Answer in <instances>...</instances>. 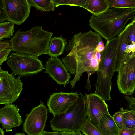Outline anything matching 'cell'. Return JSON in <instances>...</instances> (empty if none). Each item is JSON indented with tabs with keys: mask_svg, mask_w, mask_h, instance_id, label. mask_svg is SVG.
<instances>
[{
	"mask_svg": "<svg viewBox=\"0 0 135 135\" xmlns=\"http://www.w3.org/2000/svg\"><path fill=\"white\" fill-rule=\"evenodd\" d=\"M14 24L10 22L0 23V40L11 38L14 32Z\"/></svg>",
	"mask_w": 135,
	"mask_h": 135,
	"instance_id": "ffe728a7",
	"label": "cell"
},
{
	"mask_svg": "<svg viewBox=\"0 0 135 135\" xmlns=\"http://www.w3.org/2000/svg\"><path fill=\"white\" fill-rule=\"evenodd\" d=\"M7 20L20 25L29 16L31 6L28 0H1Z\"/></svg>",
	"mask_w": 135,
	"mask_h": 135,
	"instance_id": "30bf717a",
	"label": "cell"
},
{
	"mask_svg": "<svg viewBox=\"0 0 135 135\" xmlns=\"http://www.w3.org/2000/svg\"><path fill=\"white\" fill-rule=\"evenodd\" d=\"M0 135H4V131L1 128H0Z\"/></svg>",
	"mask_w": 135,
	"mask_h": 135,
	"instance_id": "8d00e7d4",
	"label": "cell"
},
{
	"mask_svg": "<svg viewBox=\"0 0 135 135\" xmlns=\"http://www.w3.org/2000/svg\"><path fill=\"white\" fill-rule=\"evenodd\" d=\"M135 9L114 8L98 15H92L89 25L107 41L119 35L130 20H134Z\"/></svg>",
	"mask_w": 135,
	"mask_h": 135,
	"instance_id": "7a4b0ae2",
	"label": "cell"
},
{
	"mask_svg": "<svg viewBox=\"0 0 135 135\" xmlns=\"http://www.w3.org/2000/svg\"><path fill=\"white\" fill-rule=\"evenodd\" d=\"M75 135H83V134L81 133V131L74 132Z\"/></svg>",
	"mask_w": 135,
	"mask_h": 135,
	"instance_id": "d590c367",
	"label": "cell"
},
{
	"mask_svg": "<svg viewBox=\"0 0 135 135\" xmlns=\"http://www.w3.org/2000/svg\"><path fill=\"white\" fill-rule=\"evenodd\" d=\"M55 7L62 5L78 6L85 9L88 0H52Z\"/></svg>",
	"mask_w": 135,
	"mask_h": 135,
	"instance_id": "cb8c5ba5",
	"label": "cell"
},
{
	"mask_svg": "<svg viewBox=\"0 0 135 135\" xmlns=\"http://www.w3.org/2000/svg\"><path fill=\"white\" fill-rule=\"evenodd\" d=\"M11 45L10 42L0 41V51L8 48H11Z\"/></svg>",
	"mask_w": 135,
	"mask_h": 135,
	"instance_id": "4dcf8cb0",
	"label": "cell"
},
{
	"mask_svg": "<svg viewBox=\"0 0 135 135\" xmlns=\"http://www.w3.org/2000/svg\"><path fill=\"white\" fill-rule=\"evenodd\" d=\"M119 135H135V129L123 127L120 129Z\"/></svg>",
	"mask_w": 135,
	"mask_h": 135,
	"instance_id": "f1b7e54d",
	"label": "cell"
},
{
	"mask_svg": "<svg viewBox=\"0 0 135 135\" xmlns=\"http://www.w3.org/2000/svg\"><path fill=\"white\" fill-rule=\"evenodd\" d=\"M130 27L129 23L118 36V42L114 63L115 72H118L122 59L126 54L128 45Z\"/></svg>",
	"mask_w": 135,
	"mask_h": 135,
	"instance_id": "9a60e30c",
	"label": "cell"
},
{
	"mask_svg": "<svg viewBox=\"0 0 135 135\" xmlns=\"http://www.w3.org/2000/svg\"><path fill=\"white\" fill-rule=\"evenodd\" d=\"M15 135H25L24 133H16Z\"/></svg>",
	"mask_w": 135,
	"mask_h": 135,
	"instance_id": "74e56055",
	"label": "cell"
},
{
	"mask_svg": "<svg viewBox=\"0 0 135 135\" xmlns=\"http://www.w3.org/2000/svg\"><path fill=\"white\" fill-rule=\"evenodd\" d=\"M12 50L11 48H8L3 51H0V65L6 61L8 59V56Z\"/></svg>",
	"mask_w": 135,
	"mask_h": 135,
	"instance_id": "4316f807",
	"label": "cell"
},
{
	"mask_svg": "<svg viewBox=\"0 0 135 135\" xmlns=\"http://www.w3.org/2000/svg\"><path fill=\"white\" fill-rule=\"evenodd\" d=\"M48 109L43 102L26 115L23 129L27 135H40L47 118Z\"/></svg>",
	"mask_w": 135,
	"mask_h": 135,
	"instance_id": "9c48e42d",
	"label": "cell"
},
{
	"mask_svg": "<svg viewBox=\"0 0 135 135\" xmlns=\"http://www.w3.org/2000/svg\"><path fill=\"white\" fill-rule=\"evenodd\" d=\"M124 127L135 129V111L124 109L123 114Z\"/></svg>",
	"mask_w": 135,
	"mask_h": 135,
	"instance_id": "603a6c76",
	"label": "cell"
},
{
	"mask_svg": "<svg viewBox=\"0 0 135 135\" xmlns=\"http://www.w3.org/2000/svg\"><path fill=\"white\" fill-rule=\"evenodd\" d=\"M31 6L37 10L42 11H54L55 8L52 0H28Z\"/></svg>",
	"mask_w": 135,
	"mask_h": 135,
	"instance_id": "d6986e66",
	"label": "cell"
},
{
	"mask_svg": "<svg viewBox=\"0 0 135 135\" xmlns=\"http://www.w3.org/2000/svg\"><path fill=\"white\" fill-rule=\"evenodd\" d=\"M0 68V104H12L18 99L21 93L23 83L20 76Z\"/></svg>",
	"mask_w": 135,
	"mask_h": 135,
	"instance_id": "ba28073f",
	"label": "cell"
},
{
	"mask_svg": "<svg viewBox=\"0 0 135 135\" xmlns=\"http://www.w3.org/2000/svg\"><path fill=\"white\" fill-rule=\"evenodd\" d=\"M130 27L128 41V45L125 53L132 54L135 50V20L129 23Z\"/></svg>",
	"mask_w": 135,
	"mask_h": 135,
	"instance_id": "7402d4cb",
	"label": "cell"
},
{
	"mask_svg": "<svg viewBox=\"0 0 135 135\" xmlns=\"http://www.w3.org/2000/svg\"><path fill=\"white\" fill-rule=\"evenodd\" d=\"M79 98L65 113L56 114L50 120L52 129L55 131H81L86 119L85 97L81 93Z\"/></svg>",
	"mask_w": 135,
	"mask_h": 135,
	"instance_id": "5b68a950",
	"label": "cell"
},
{
	"mask_svg": "<svg viewBox=\"0 0 135 135\" xmlns=\"http://www.w3.org/2000/svg\"><path fill=\"white\" fill-rule=\"evenodd\" d=\"M40 135H63L62 132L57 131L49 132L44 131L40 134Z\"/></svg>",
	"mask_w": 135,
	"mask_h": 135,
	"instance_id": "1f68e13d",
	"label": "cell"
},
{
	"mask_svg": "<svg viewBox=\"0 0 135 135\" xmlns=\"http://www.w3.org/2000/svg\"><path fill=\"white\" fill-rule=\"evenodd\" d=\"M102 36L95 32L90 30L75 34L69 41L65 51H70L61 59L67 70L75 76L70 82V87L73 88L80 81L82 73L89 70L92 59L95 57L99 42Z\"/></svg>",
	"mask_w": 135,
	"mask_h": 135,
	"instance_id": "6da1fadb",
	"label": "cell"
},
{
	"mask_svg": "<svg viewBox=\"0 0 135 135\" xmlns=\"http://www.w3.org/2000/svg\"><path fill=\"white\" fill-rule=\"evenodd\" d=\"M109 8L107 0H88L85 9L92 13L98 15Z\"/></svg>",
	"mask_w": 135,
	"mask_h": 135,
	"instance_id": "ac0fdd59",
	"label": "cell"
},
{
	"mask_svg": "<svg viewBox=\"0 0 135 135\" xmlns=\"http://www.w3.org/2000/svg\"><path fill=\"white\" fill-rule=\"evenodd\" d=\"M118 42V37L107 41L104 49L101 52V60L96 71L97 78L94 93L105 101L111 100L112 79L115 72L114 63Z\"/></svg>",
	"mask_w": 135,
	"mask_h": 135,
	"instance_id": "277c9868",
	"label": "cell"
},
{
	"mask_svg": "<svg viewBox=\"0 0 135 135\" xmlns=\"http://www.w3.org/2000/svg\"><path fill=\"white\" fill-rule=\"evenodd\" d=\"M131 57H133L135 56V50L133 53L132 54L130 55Z\"/></svg>",
	"mask_w": 135,
	"mask_h": 135,
	"instance_id": "f35d334b",
	"label": "cell"
},
{
	"mask_svg": "<svg viewBox=\"0 0 135 135\" xmlns=\"http://www.w3.org/2000/svg\"><path fill=\"white\" fill-rule=\"evenodd\" d=\"M117 84L120 93L131 95L135 91V56L125 54L120 65Z\"/></svg>",
	"mask_w": 135,
	"mask_h": 135,
	"instance_id": "52a82bcc",
	"label": "cell"
},
{
	"mask_svg": "<svg viewBox=\"0 0 135 135\" xmlns=\"http://www.w3.org/2000/svg\"><path fill=\"white\" fill-rule=\"evenodd\" d=\"M98 128L103 135H119L120 129L109 113L102 116Z\"/></svg>",
	"mask_w": 135,
	"mask_h": 135,
	"instance_id": "2e32d148",
	"label": "cell"
},
{
	"mask_svg": "<svg viewBox=\"0 0 135 135\" xmlns=\"http://www.w3.org/2000/svg\"><path fill=\"white\" fill-rule=\"evenodd\" d=\"M7 20V18L5 14L3 4L1 0H0V22H4Z\"/></svg>",
	"mask_w": 135,
	"mask_h": 135,
	"instance_id": "f546056e",
	"label": "cell"
},
{
	"mask_svg": "<svg viewBox=\"0 0 135 135\" xmlns=\"http://www.w3.org/2000/svg\"><path fill=\"white\" fill-rule=\"evenodd\" d=\"M87 117L91 123L98 127L100 119L105 114L109 113L105 101L95 93L85 94Z\"/></svg>",
	"mask_w": 135,
	"mask_h": 135,
	"instance_id": "7c38bea8",
	"label": "cell"
},
{
	"mask_svg": "<svg viewBox=\"0 0 135 135\" xmlns=\"http://www.w3.org/2000/svg\"><path fill=\"white\" fill-rule=\"evenodd\" d=\"M77 92L54 93L48 99L47 105L49 112L53 116L66 113L79 98Z\"/></svg>",
	"mask_w": 135,
	"mask_h": 135,
	"instance_id": "8fae6325",
	"label": "cell"
},
{
	"mask_svg": "<svg viewBox=\"0 0 135 135\" xmlns=\"http://www.w3.org/2000/svg\"><path fill=\"white\" fill-rule=\"evenodd\" d=\"M63 133V135H75L74 133V132L70 131H63L62 132Z\"/></svg>",
	"mask_w": 135,
	"mask_h": 135,
	"instance_id": "e575fe53",
	"label": "cell"
},
{
	"mask_svg": "<svg viewBox=\"0 0 135 135\" xmlns=\"http://www.w3.org/2000/svg\"><path fill=\"white\" fill-rule=\"evenodd\" d=\"M67 43L66 40L62 36L52 38L47 54L51 57L59 56L63 53Z\"/></svg>",
	"mask_w": 135,
	"mask_h": 135,
	"instance_id": "e0dca14e",
	"label": "cell"
},
{
	"mask_svg": "<svg viewBox=\"0 0 135 135\" xmlns=\"http://www.w3.org/2000/svg\"><path fill=\"white\" fill-rule=\"evenodd\" d=\"M7 63L13 73L22 77L36 74L45 70L38 57L27 54L12 52Z\"/></svg>",
	"mask_w": 135,
	"mask_h": 135,
	"instance_id": "8992f818",
	"label": "cell"
},
{
	"mask_svg": "<svg viewBox=\"0 0 135 135\" xmlns=\"http://www.w3.org/2000/svg\"><path fill=\"white\" fill-rule=\"evenodd\" d=\"M134 20H135V16H134Z\"/></svg>",
	"mask_w": 135,
	"mask_h": 135,
	"instance_id": "ab89813d",
	"label": "cell"
},
{
	"mask_svg": "<svg viewBox=\"0 0 135 135\" xmlns=\"http://www.w3.org/2000/svg\"><path fill=\"white\" fill-rule=\"evenodd\" d=\"M45 73H47L59 85L65 87L71 77L62 62L57 57L48 59L45 65Z\"/></svg>",
	"mask_w": 135,
	"mask_h": 135,
	"instance_id": "4fadbf2b",
	"label": "cell"
},
{
	"mask_svg": "<svg viewBox=\"0 0 135 135\" xmlns=\"http://www.w3.org/2000/svg\"><path fill=\"white\" fill-rule=\"evenodd\" d=\"M105 47L104 45L100 46H98L97 48V51L99 52H102L104 50Z\"/></svg>",
	"mask_w": 135,
	"mask_h": 135,
	"instance_id": "836d02e7",
	"label": "cell"
},
{
	"mask_svg": "<svg viewBox=\"0 0 135 135\" xmlns=\"http://www.w3.org/2000/svg\"><path fill=\"white\" fill-rule=\"evenodd\" d=\"M20 109L14 104H6L0 109V123L3 129L7 132L11 131L12 129L20 126L22 120L19 113Z\"/></svg>",
	"mask_w": 135,
	"mask_h": 135,
	"instance_id": "5bb4252c",
	"label": "cell"
},
{
	"mask_svg": "<svg viewBox=\"0 0 135 135\" xmlns=\"http://www.w3.org/2000/svg\"><path fill=\"white\" fill-rule=\"evenodd\" d=\"M53 34L52 32L44 30L40 26H35L26 31L20 29L10 40L12 50L38 57L47 54Z\"/></svg>",
	"mask_w": 135,
	"mask_h": 135,
	"instance_id": "3957f363",
	"label": "cell"
},
{
	"mask_svg": "<svg viewBox=\"0 0 135 135\" xmlns=\"http://www.w3.org/2000/svg\"><path fill=\"white\" fill-rule=\"evenodd\" d=\"M109 8L135 9V0H107Z\"/></svg>",
	"mask_w": 135,
	"mask_h": 135,
	"instance_id": "44dd1931",
	"label": "cell"
},
{
	"mask_svg": "<svg viewBox=\"0 0 135 135\" xmlns=\"http://www.w3.org/2000/svg\"><path fill=\"white\" fill-rule=\"evenodd\" d=\"M125 98L130 109L135 111V96L134 97L126 96L125 97Z\"/></svg>",
	"mask_w": 135,
	"mask_h": 135,
	"instance_id": "83f0119b",
	"label": "cell"
},
{
	"mask_svg": "<svg viewBox=\"0 0 135 135\" xmlns=\"http://www.w3.org/2000/svg\"><path fill=\"white\" fill-rule=\"evenodd\" d=\"M124 110V109L123 108H120V110L116 112L112 117L120 129L124 127L123 117Z\"/></svg>",
	"mask_w": 135,
	"mask_h": 135,
	"instance_id": "484cf974",
	"label": "cell"
},
{
	"mask_svg": "<svg viewBox=\"0 0 135 135\" xmlns=\"http://www.w3.org/2000/svg\"><path fill=\"white\" fill-rule=\"evenodd\" d=\"M95 57L96 59L98 61L99 63L101 60V53L97 51L95 55Z\"/></svg>",
	"mask_w": 135,
	"mask_h": 135,
	"instance_id": "d6a6232c",
	"label": "cell"
},
{
	"mask_svg": "<svg viewBox=\"0 0 135 135\" xmlns=\"http://www.w3.org/2000/svg\"><path fill=\"white\" fill-rule=\"evenodd\" d=\"M81 131L84 135H103L91 123L90 119L87 117Z\"/></svg>",
	"mask_w": 135,
	"mask_h": 135,
	"instance_id": "d4e9b609",
	"label": "cell"
}]
</instances>
